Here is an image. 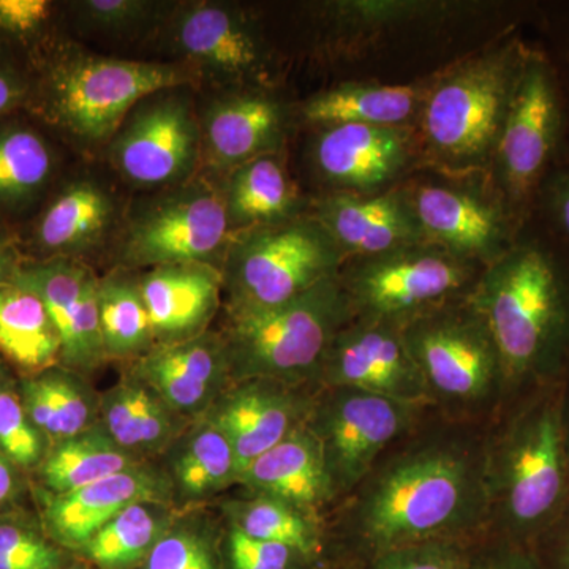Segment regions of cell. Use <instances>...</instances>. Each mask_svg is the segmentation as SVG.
Returning a JSON list of instances; mask_svg holds the SVG:
<instances>
[{"instance_id": "1", "label": "cell", "mask_w": 569, "mask_h": 569, "mask_svg": "<svg viewBox=\"0 0 569 569\" xmlns=\"http://www.w3.org/2000/svg\"><path fill=\"white\" fill-rule=\"evenodd\" d=\"M486 429L430 411L328 519L335 569L389 550L489 533Z\"/></svg>"}, {"instance_id": "2", "label": "cell", "mask_w": 569, "mask_h": 569, "mask_svg": "<svg viewBox=\"0 0 569 569\" xmlns=\"http://www.w3.org/2000/svg\"><path fill=\"white\" fill-rule=\"evenodd\" d=\"M507 370L509 399L559 383L569 369V249L527 220L468 295Z\"/></svg>"}, {"instance_id": "3", "label": "cell", "mask_w": 569, "mask_h": 569, "mask_svg": "<svg viewBox=\"0 0 569 569\" xmlns=\"http://www.w3.org/2000/svg\"><path fill=\"white\" fill-rule=\"evenodd\" d=\"M485 448L489 535L533 548L569 505L563 380L512 396Z\"/></svg>"}, {"instance_id": "4", "label": "cell", "mask_w": 569, "mask_h": 569, "mask_svg": "<svg viewBox=\"0 0 569 569\" xmlns=\"http://www.w3.org/2000/svg\"><path fill=\"white\" fill-rule=\"evenodd\" d=\"M527 48L511 37L430 82L415 130L419 153L438 171L489 173Z\"/></svg>"}, {"instance_id": "5", "label": "cell", "mask_w": 569, "mask_h": 569, "mask_svg": "<svg viewBox=\"0 0 569 569\" xmlns=\"http://www.w3.org/2000/svg\"><path fill=\"white\" fill-rule=\"evenodd\" d=\"M467 298L411 321L403 339L438 417L489 426L509 400L507 370L488 323Z\"/></svg>"}, {"instance_id": "6", "label": "cell", "mask_w": 569, "mask_h": 569, "mask_svg": "<svg viewBox=\"0 0 569 569\" xmlns=\"http://www.w3.org/2000/svg\"><path fill=\"white\" fill-rule=\"evenodd\" d=\"M351 318L339 276L272 309L227 316L220 336L231 383L271 378L318 389L326 351Z\"/></svg>"}, {"instance_id": "7", "label": "cell", "mask_w": 569, "mask_h": 569, "mask_svg": "<svg viewBox=\"0 0 569 569\" xmlns=\"http://www.w3.org/2000/svg\"><path fill=\"white\" fill-rule=\"evenodd\" d=\"M342 250L312 213L231 236L222 268L227 316L261 312L339 276Z\"/></svg>"}, {"instance_id": "8", "label": "cell", "mask_w": 569, "mask_h": 569, "mask_svg": "<svg viewBox=\"0 0 569 569\" xmlns=\"http://www.w3.org/2000/svg\"><path fill=\"white\" fill-rule=\"evenodd\" d=\"M193 78L182 63L66 52L44 71L41 110L71 137L99 142L114 137L146 97L181 88Z\"/></svg>"}, {"instance_id": "9", "label": "cell", "mask_w": 569, "mask_h": 569, "mask_svg": "<svg viewBox=\"0 0 569 569\" xmlns=\"http://www.w3.org/2000/svg\"><path fill=\"white\" fill-rule=\"evenodd\" d=\"M568 103L548 52L527 48L489 176L520 222L533 211L539 186L557 167Z\"/></svg>"}, {"instance_id": "10", "label": "cell", "mask_w": 569, "mask_h": 569, "mask_svg": "<svg viewBox=\"0 0 569 569\" xmlns=\"http://www.w3.org/2000/svg\"><path fill=\"white\" fill-rule=\"evenodd\" d=\"M482 266L422 241L373 257L351 258L339 272L355 318L406 328L417 318L466 299Z\"/></svg>"}, {"instance_id": "11", "label": "cell", "mask_w": 569, "mask_h": 569, "mask_svg": "<svg viewBox=\"0 0 569 569\" xmlns=\"http://www.w3.org/2000/svg\"><path fill=\"white\" fill-rule=\"evenodd\" d=\"M432 408L353 388L320 389L307 429L323 452L337 505L365 481L392 445L417 429Z\"/></svg>"}, {"instance_id": "12", "label": "cell", "mask_w": 569, "mask_h": 569, "mask_svg": "<svg viewBox=\"0 0 569 569\" xmlns=\"http://www.w3.org/2000/svg\"><path fill=\"white\" fill-rule=\"evenodd\" d=\"M231 236L220 187L192 178L134 209L122 260L134 268L203 263L220 269Z\"/></svg>"}, {"instance_id": "13", "label": "cell", "mask_w": 569, "mask_h": 569, "mask_svg": "<svg viewBox=\"0 0 569 569\" xmlns=\"http://www.w3.org/2000/svg\"><path fill=\"white\" fill-rule=\"evenodd\" d=\"M477 174L426 176L403 187L427 242L486 268L511 249L526 223L490 176L481 181Z\"/></svg>"}, {"instance_id": "14", "label": "cell", "mask_w": 569, "mask_h": 569, "mask_svg": "<svg viewBox=\"0 0 569 569\" xmlns=\"http://www.w3.org/2000/svg\"><path fill=\"white\" fill-rule=\"evenodd\" d=\"M171 50L182 66L228 89L269 88L274 56L252 14L220 2L174 6L167 18Z\"/></svg>"}, {"instance_id": "15", "label": "cell", "mask_w": 569, "mask_h": 569, "mask_svg": "<svg viewBox=\"0 0 569 569\" xmlns=\"http://www.w3.org/2000/svg\"><path fill=\"white\" fill-rule=\"evenodd\" d=\"M200 159V121L179 88L141 100L111 141L116 170L138 189H168L190 181Z\"/></svg>"}, {"instance_id": "16", "label": "cell", "mask_w": 569, "mask_h": 569, "mask_svg": "<svg viewBox=\"0 0 569 569\" xmlns=\"http://www.w3.org/2000/svg\"><path fill=\"white\" fill-rule=\"evenodd\" d=\"M317 388H353L430 408L403 329L385 321L351 318L326 351Z\"/></svg>"}, {"instance_id": "17", "label": "cell", "mask_w": 569, "mask_h": 569, "mask_svg": "<svg viewBox=\"0 0 569 569\" xmlns=\"http://www.w3.org/2000/svg\"><path fill=\"white\" fill-rule=\"evenodd\" d=\"M310 148L329 192L372 194L402 183L419 153L417 130L362 123L321 127Z\"/></svg>"}, {"instance_id": "18", "label": "cell", "mask_w": 569, "mask_h": 569, "mask_svg": "<svg viewBox=\"0 0 569 569\" xmlns=\"http://www.w3.org/2000/svg\"><path fill=\"white\" fill-rule=\"evenodd\" d=\"M317 392L271 378L236 381L203 418L230 440L241 475L252 460L307 425Z\"/></svg>"}, {"instance_id": "19", "label": "cell", "mask_w": 569, "mask_h": 569, "mask_svg": "<svg viewBox=\"0 0 569 569\" xmlns=\"http://www.w3.org/2000/svg\"><path fill=\"white\" fill-rule=\"evenodd\" d=\"M11 283L36 293L47 307L59 340L66 369L88 376L104 358L99 318V279L70 258H52L18 266Z\"/></svg>"}, {"instance_id": "20", "label": "cell", "mask_w": 569, "mask_h": 569, "mask_svg": "<svg viewBox=\"0 0 569 569\" xmlns=\"http://www.w3.org/2000/svg\"><path fill=\"white\" fill-rule=\"evenodd\" d=\"M201 156L230 173L250 160L282 152L290 110L269 88L228 89L200 119Z\"/></svg>"}, {"instance_id": "21", "label": "cell", "mask_w": 569, "mask_h": 569, "mask_svg": "<svg viewBox=\"0 0 569 569\" xmlns=\"http://www.w3.org/2000/svg\"><path fill=\"white\" fill-rule=\"evenodd\" d=\"M129 372L152 388L179 417L194 421L230 387V366L220 332L153 346Z\"/></svg>"}, {"instance_id": "22", "label": "cell", "mask_w": 569, "mask_h": 569, "mask_svg": "<svg viewBox=\"0 0 569 569\" xmlns=\"http://www.w3.org/2000/svg\"><path fill=\"white\" fill-rule=\"evenodd\" d=\"M142 501L173 505L162 468L144 463L63 496L44 492L41 526L56 545L81 550L119 512Z\"/></svg>"}, {"instance_id": "23", "label": "cell", "mask_w": 569, "mask_h": 569, "mask_svg": "<svg viewBox=\"0 0 569 569\" xmlns=\"http://www.w3.org/2000/svg\"><path fill=\"white\" fill-rule=\"evenodd\" d=\"M310 213L335 239L346 260L373 257L426 241L403 182L387 192H328Z\"/></svg>"}, {"instance_id": "24", "label": "cell", "mask_w": 569, "mask_h": 569, "mask_svg": "<svg viewBox=\"0 0 569 569\" xmlns=\"http://www.w3.org/2000/svg\"><path fill=\"white\" fill-rule=\"evenodd\" d=\"M153 343H173L209 331L223 299L222 271L216 266H157L138 277Z\"/></svg>"}, {"instance_id": "25", "label": "cell", "mask_w": 569, "mask_h": 569, "mask_svg": "<svg viewBox=\"0 0 569 569\" xmlns=\"http://www.w3.org/2000/svg\"><path fill=\"white\" fill-rule=\"evenodd\" d=\"M236 486L246 492L279 498L325 520L337 507L323 452L307 426L252 460Z\"/></svg>"}, {"instance_id": "26", "label": "cell", "mask_w": 569, "mask_h": 569, "mask_svg": "<svg viewBox=\"0 0 569 569\" xmlns=\"http://www.w3.org/2000/svg\"><path fill=\"white\" fill-rule=\"evenodd\" d=\"M163 473L173 505L190 511L238 485L233 447L222 430L206 418L194 419L163 452Z\"/></svg>"}, {"instance_id": "27", "label": "cell", "mask_w": 569, "mask_h": 569, "mask_svg": "<svg viewBox=\"0 0 569 569\" xmlns=\"http://www.w3.org/2000/svg\"><path fill=\"white\" fill-rule=\"evenodd\" d=\"M99 400L100 425L119 447L142 462L163 456L192 422L174 413L162 397L130 372Z\"/></svg>"}, {"instance_id": "28", "label": "cell", "mask_w": 569, "mask_h": 569, "mask_svg": "<svg viewBox=\"0 0 569 569\" xmlns=\"http://www.w3.org/2000/svg\"><path fill=\"white\" fill-rule=\"evenodd\" d=\"M430 82L397 86L367 81L342 82L306 100L301 116L316 129L342 123L417 129Z\"/></svg>"}, {"instance_id": "29", "label": "cell", "mask_w": 569, "mask_h": 569, "mask_svg": "<svg viewBox=\"0 0 569 569\" xmlns=\"http://www.w3.org/2000/svg\"><path fill=\"white\" fill-rule=\"evenodd\" d=\"M220 190L233 234L310 212L284 167L282 152L268 153L234 168Z\"/></svg>"}, {"instance_id": "30", "label": "cell", "mask_w": 569, "mask_h": 569, "mask_svg": "<svg viewBox=\"0 0 569 569\" xmlns=\"http://www.w3.org/2000/svg\"><path fill=\"white\" fill-rule=\"evenodd\" d=\"M116 206L92 179H78L52 198L39 220L33 241L52 258H70L96 246L110 230Z\"/></svg>"}, {"instance_id": "31", "label": "cell", "mask_w": 569, "mask_h": 569, "mask_svg": "<svg viewBox=\"0 0 569 569\" xmlns=\"http://www.w3.org/2000/svg\"><path fill=\"white\" fill-rule=\"evenodd\" d=\"M22 407L48 445L77 436L100 422V400L80 373L51 367L22 380Z\"/></svg>"}, {"instance_id": "32", "label": "cell", "mask_w": 569, "mask_h": 569, "mask_svg": "<svg viewBox=\"0 0 569 569\" xmlns=\"http://www.w3.org/2000/svg\"><path fill=\"white\" fill-rule=\"evenodd\" d=\"M227 526L260 541L277 542L335 569L329 557L328 520L307 515L279 498L246 492L222 507Z\"/></svg>"}, {"instance_id": "33", "label": "cell", "mask_w": 569, "mask_h": 569, "mask_svg": "<svg viewBox=\"0 0 569 569\" xmlns=\"http://www.w3.org/2000/svg\"><path fill=\"white\" fill-rule=\"evenodd\" d=\"M144 463L148 462L119 447L99 422L84 432L50 445L37 468L44 492L63 496Z\"/></svg>"}, {"instance_id": "34", "label": "cell", "mask_w": 569, "mask_h": 569, "mask_svg": "<svg viewBox=\"0 0 569 569\" xmlns=\"http://www.w3.org/2000/svg\"><path fill=\"white\" fill-rule=\"evenodd\" d=\"M0 353L31 376L61 361V340L47 307L11 282L0 284Z\"/></svg>"}, {"instance_id": "35", "label": "cell", "mask_w": 569, "mask_h": 569, "mask_svg": "<svg viewBox=\"0 0 569 569\" xmlns=\"http://www.w3.org/2000/svg\"><path fill=\"white\" fill-rule=\"evenodd\" d=\"M178 512L173 505L142 501L123 509L81 549L103 569H127L146 561Z\"/></svg>"}, {"instance_id": "36", "label": "cell", "mask_w": 569, "mask_h": 569, "mask_svg": "<svg viewBox=\"0 0 569 569\" xmlns=\"http://www.w3.org/2000/svg\"><path fill=\"white\" fill-rule=\"evenodd\" d=\"M326 20L339 36L353 40L378 39L408 26L437 24L470 11L467 3L403 2V0H342L325 3Z\"/></svg>"}, {"instance_id": "37", "label": "cell", "mask_w": 569, "mask_h": 569, "mask_svg": "<svg viewBox=\"0 0 569 569\" xmlns=\"http://www.w3.org/2000/svg\"><path fill=\"white\" fill-rule=\"evenodd\" d=\"M99 318L107 361H134L156 346L138 277L129 272L99 280Z\"/></svg>"}, {"instance_id": "38", "label": "cell", "mask_w": 569, "mask_h": 569, "mask_svg": "<svg viewBox=\"0 0 569 569\" xmlns=\"http://www.w3.org/2000/svg\"><path fill=\"white\" fill-rule=\"evenodd\" d=\"M54 153L39 132L21 122H0V209L32 203L51 181Z\"/></svg>"}, {"instance_id": "39", "label": "cell", "mask_w": 569, "mask_h": 569, "mask_svg": "<svg viewBox=\"0 0 569 569\" xmlns=\"http://www.w3.org/2000/svg\"><path fill=\"white\" fill-rule=\"evenodd\" d=\"M201 512L176 516L144 561V569H220Z\"/></svg>"}, {"instance_id": "40", "label": "cell", "mask_w": 569, "mask_h": 569, "mask_svg": "<svg viewBox=\"0 0 569 569\" xmlns=\"http://www.w3.org/2000/svg\"><path fill=\"white\" fill-rule=\"evenodd\" d=\"M174 3L149 0H84L74 3L81 24L88 31L114 39H134L170 17Z\"/></svg>"}, {"instance_id": "41", "label": "cell", "mask_w": 569, "mask_h": 569, "mask_svg": "<svg viewBox=\"0 0 569 569\" xmlns=\"http://www.w3.org/2000/svg\"><path fill=\"white\" fill-rule=\"evenodd\" d=\"M63 553L43 526L21 515L0 516V569H61Z\"/></svg>"}, {"instance_id": "42", "label": "cell", "mask_w": 569, "mask_h": 569, "mask_svg": "<svg viewBox=\"0 0 569 569\" xmlns=\"http://www.w3.org/2000/svg\"><path fill=\"white\" fill-rule=\"evenodd\" d=\"M48 447L47 438L26 413L20 392L7 381L0 391V451L18 468H37Z\"/></svg>"}, {"instance_id": "43", "label": "cell", "mask_w": 569, "mask_h": 569, "mask_svg": "<svg viewBox=\"0 0 569 569\" xmlns=\"http://www.w3.org/2000/svg\"><path fill=\"white\" fill-rule=\"evenodd\" d=\"M224 556L228 569H331L288 546L260 541L227 526Z\"/></svg>"}, {"instance_id": "44", "label": "cell", "mask_w": 569, "mask_h": 569, "mask_svg": "<svg viewBox=\"0 0 569 569\" xmlns=\"http://www.w3.org/2000/svg\"><path fill=\"white\" fill-rule=\"evenodd\" d=\"M473 542L447 541L408 546L342 569H463Z\"/></svg>"}, {"instance_id": "45", "label": "cell", "mask_w": 569, "mask_h": 569, "mask_svg": "<svg viewBox=\"0 0 569 569\" xmlns=\"http://www.w3.org/2000/svg\"><path fill=\"white\" fill-rule=\"evenodd\" d=\"M530 217L569 249V168L549 171L539 186Z\"/></svg>"}, {"instance_id": "46", "label": "cell", "mask_w": 569, "mask_h": 569, "mask_svg": "<svg viewBox=\"0 0 569 569\" xmlns=\"http://www.w3.org/2000/svg\"><path fill=\"white\" fill-rule=\"evenodd\" d=\"M463 569H546L530 546L485 535L471 545Z\"/></svg>"}, {"instance_id": "47", "label": "cell", "mask_w": 569, "mask_h": 569, "mask_svg": "<svg viewBox=\"0 0 569 569\" xmlns=\"http://www.w3.org/2000/svg\"><path fill=\"white\" fill-rule=\"evenodd\" d=\"M48 0H0V36L11 40L33 39L51 20Z\"/></svg>"}, {"instance_id": "48", "label": "cell", "mask_w": 569, "mask_h": 569, "mask_svg": "<svg viewBox=\"0 0 569 569\" xmlns=\"http://www.w3.org/2000/svg\"><path fill=\"white\" fill-rule=\"evenodd\" d=\"M546 569H569V505L533 545Z\"/></svg>"}, {"instance_id": "49", "label": "cell", "mask_w": 569, "mask_h": 569, "mask_svg": "<svg viewBox=\"0 0 569 569\" xmlns=\"http://www.w3.org/2000/svg\"><path fill=\"white\" fill-rule=\"evenodd\" d=\"M29 82L17 67L0 54V118L24 102Z\"/></svg>"}, {"instance_id": "50", "label": "cell", "mask_w": 569, "mask_h": 569, "mask_svg": "<svg viewBox=\"0 0 569 569\" xmlns=\"http://www.w3.org/2000/svg\"><path fill=\"white\" fill-rule=\"evenodd\" d=\"M21 490L20 468L0 451V508L10 505Z\"/></svg>"}, {"instance_id": "51", "label": "cell", "mask_w": 569, "mask_h": 569, "mask_svg": "<svg viewBox=\"0 0 569 569\" xmlns=\"http://www.w3.org/2000/svg\"><path fill=\"white\" fill-rule=\"evenodd\" d=\"M17 268L10 247L0 239V284L10 283Z\"/></svg>"}, {"instance_id": "52", "label": "cell", "mask_w": 569, "mask_h": 569, "mask_svg": "<svg viewBox=\"0 0 569 569\" xmlns=\"http://www.w3.org/2000/svg\"><path fill=\"white\" fill-rule=\"evenodd\" d=\"M563 427L569 455V369L563 378Z\"/></svg>"}, {"instance_id": "53", "label": "cell", "mask_w": 569, "mask_h": 569, "mask_svg": "<svg viewBox=\"0 0 569 569\" xmlns=\"http://www.w3.org/2000/svg\"><path fill=\"white\" fill-rule=\"evenodd\" d=\"M565 26H563V41H561V56H563L565 69H567L568 73V82H569V13L563 17Z\"/></svg>"}, {"instance_id": "54", "label": "cell", "mask_w": 569, "mask_h": 569, "mask_svg": "<svg viewBox=\"0 0 569 569\" xmlns=\"http://www.w3.org/2000/svg\"><path fill=\"white\" fill-rule=\"evenodd\" d=\"M7 383L6 377H3L2 369H0V391H2L3 385Z\"/></svg>"}]
</instances>
